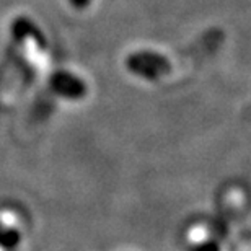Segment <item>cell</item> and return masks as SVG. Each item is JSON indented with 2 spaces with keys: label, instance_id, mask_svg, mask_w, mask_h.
<instances>
[{
  "label": "cell",
  "instance_id": "4",
  "mask_svg": "<svg viewBox=\"0 0 251 251\" xmlns=\"http://www.w3.org/2000/svg\"><path fill=\"white\" fill-rule=\"evenodd\" d=\"M69 3L72 5V8L75 10H85L90 7L92 0H69Z\"/></svg>",
  "mask_w": 251,
  "mask_h": 251
},
{
  "label": "cell",
  "instance_id": "2",
  "mask_svg": "<svg viewBox=\"0 0 251 251\" xmlns=\"http://www.w3.org/2000/svg\"><path fill=\"white\" fill-rule=\"evenodd\" d=\"M49 87L57 97L65 100H83L88 93L87 83L83 82V78H80L78 75H75L67 70H57L49 77Z\"/></svg>",
  "mask_w": 251,
  "mask_h": 251
},
{
  "label": "cell",
  "instance_id": "3",
  "mask_svg": "<svg viewBox=\"0 0 251 251\" xmlns=\"http://www.w3.org/2000/svg\"><path fill=\"white\" fill-rule=\"evenodd\" d=\"M10 33L15 41H33L39 49H46L48 48V41L44 33L39 29V26L33 22L31 18L28 17H17L10 25Z\"/></svg>",
  "mask_w": 251,
  "mask_h": 251
},
{
  "label": "cell",
  "instance_id": "1",
  "mask_svg": "<svg viewBox=\"0 0 251 251\" xmlns=\"http://www.w3.org/2000/svg\"><path fill=\"white\" fill-rule=\"evenodd\" d=\"M126 70L135 77L149 80V82H157L163 77L172 74L173 65L163 54L142 49V51L130 52L124 61Z\"/></svg>",
  "mask_w": 251,
  "mask_h": 251
}]
</instances>
